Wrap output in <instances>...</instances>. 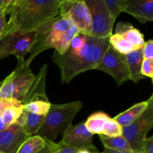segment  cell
Wrapping results in <instances>:
<instances>
[{
    "mask_svg": "<svg viewBox=\"0 0 153 153\" xmlns=\"http://www.w3.org/2000/svg\"><path fill=\"white\" fill-rule=\"evenodd\" d=\"M59 7V0H13L6 10L10 18L1 37L34 31L42 23L58 16Z\"/></svg>",
    "mask_w": 153,
    "mask_h": 153,
    "instance_id": "obj_1",
    "label": "cell"
},
{
    "mask_svg": "<svg viewBox=\"0 0 153 153\" xmlns=\"http://www.w3.org/2000/svg\"><path fill=\"white\" fill-rule=\"evenodd\" d=\"M108 45L109 37L88 35L86 43L79 50L67 49L61 55L55 51L52 60L60 69L61 82L67 84L80 73L95 70Z\"/></svg>",
    "mask_w": 153,
    "mask_h": 153,
    "instance_id": "obj_2",
    "label": "cell"
},
{
    "mask_svg": "<svg viewBox=\"0 0 153 153\" xmlns=\"http://www.w3.org/2000/svg\"><path fill=\"white\" fill-rule=\"evenodd\" d=\"M82 103L79 101L65 104H52L45 116L41 128L37 133L43 139L54 141L58 135L63 134L70 126L73 119L82 108Z\"/></svg>",
    "mask_w": 153,
    "mask_h": 153,
    "instance_id": "obj_3",
    "label": "cell"
},
{
    "mask_svg": "<svg viewBox=\"0 0 153 153\" xmlns=\"http://www.w3.org/2000/svg\"><path fill=\"white\" fill-rule=\"evenodd\" d=\"M16 68L0 82V100H21L35 76L23 58H16Z\"/></svg>",
    "mask_w": 153,
    "mask_h": 153,
    "instance_id": "obj_4",
    "label": "cell"
},
{
    "mask_svg": "<svg viewBox=\"0 0 153 153\" xmlns=\"http://www.w3.org/2000/svg\"><path fill=\"white\" fill-rule=\"evenodd\" d=\"M73 25V22L67 16L58 15L52 19L50 28L47 33L44 34L43 32L36 29L38 32V38L30 51L28 60L25 61L27 64L31 65L33 60L43 51L52 48L55 49L61 37Z\"/></svg>",
    "mask_w": 153,
    "mask_h": 153,
    "instance_id": "obj_5",
    "label": "cell"
},
{
    "mask_svg": "<svg viewBox=\"0 0 153 153\" xmlns=\"http://www.w3.org/2000/svg\"><path fill=\"white\" fill-rule=\"evenodd\" d=\"M147 100L148 106L143 113L132 123L123 127V135L134 153H142L143 142L153 127V95Z\"/></svg>",
    "mask_w": 153,
    "mask_h": 153,
    "instance_id": "obj_6",
    "label": "cell"
},
{
    "mask_svg": "<svg viewBox=\"0 0 153 153\" xmlns=\"http://www.w3.org/2000/svg\"><path fill=\"white\" fill-rule=\"evenodd\" d=\"M38 33L35 29L26 33H13L0 38V59L14 55L25 58L37 42Z\"/></svg>",
    "mask_w": 153,
    "mask_h": 153,
    "instance_id": "obj_7",
    "label": "cell"
},
{
    "mask_svg": "<svg viewBox=\"0 0 153 153\" xmlns=\"http://www.w3.org/2000/svg\"><path fill=\"white\" fill-rule=\"evenodd\" d=\"M90 10L92 22L91 36L108 37L112 34L115 21L103 0H85Z\"/></svg>",
    "mask_w": 153,
    "mask_h": 153,
    "instance_id": "obj_8",
    "label": "cell"
},
{
    "mask_svg": "<svg viewBox=\"0 0 153 153\" xmlns=\"http://www.w3.org/2000/svg\"><path fill=\"white\" fill-rule=\"evenodd\" d=\"M59 15L69 18L80 32L91 35L92 29L91 16L85 0H64L61 1Z\"/></svg>",
    "mask_w": 153,
    "mask_h": 153,
    "instance_id": "obj_9",
    "label": "cell"
},
{
    "mask_svg": "<svg viewBox=\"0 0 153 153\" xmlns=\"http://www.w3.org/2000/svg\"><path fill=\"white\" fill-rule=\"evenodd\" d=\"M95 70L111 75L118 85L130 80L129 71L123 55L115 51L110 44Z\"/></svg>",
    "mask_w": 153,
    "mask_h": 153,
    "instance_id": "obj_10",
    "label": "cell"
},
{
    "mask_svg": "<svg viewBox=\"0 0 153 153\" xmlns=\"http://www.w3.org/2000/svg\"><path fill=\"white\" fill-rule=\"evenodd\" d=\"M62 139L60 142L69 145L76 149L94 148L93 143V134L87 129L85 122L76 126H70L62 134Z\"/></svg>",
    "mask_w": 153,
    "mask_h": 153,
    "instance_id": "obj_11",
    "label": "cell"
},
{
    "mask_svg": "<svg viewBox=\"0 0 153 153\" xmlns=\"http://www.w3.org/2000/svg\"><path fill=\"white\" fill-rule=\"evenodd\" d=\"M28 137L18 122L0 131V153H16Z\"/></svg>",
    "mask_w": 153,
    "mask_h": 153,
    "instance_id": "obj_12",
    "label": "cell"
},
{
    "mask_svg": "<svg viewBox=\"0 0 153 153\" xmlns=\"http://www.w3.org/2000/svg\"><path fill=\"white\" fill-rule=\"evenodd\" d=\"M48 65L44 64L40 72L35 76L31 85L25 92V95L20 100L22 105L34 102H49V100L46 95V80Z\"/></svg>",
    "mask_w": 153,
    "mask_h": 153,
    "instance_id": "obj_13",
    "label": "cell"
},
{
    "mask_svg": "<svg viewBox=\"0 0 153 153\" xmlns=\"http://www.w3.org/2000/svg\"><path fill=\"white\" fill-rule=\"evenodd\" d=\"M135 17L140 23L153 20V0H125L123 11Z\"/></svg>",
    "mask_w": 153,
    "mask_h": 153,
    "instance_id": "obj_14",
    "label": "cell"
},
{
    "mask_svg": "<svg viewBox=\"0 0 153 153\" xmlns=\"http://www.w3.org/2000/svg\"><path fill=\"white\" fill-rule=\"evenodd\" d=\"M130 74V80L137 84L139 81L145 79L140 73L143 62V50L142 48L132 51L126 55H123Z\"/></svg>",
    "mask_w": 153,
    "mask_h": 153,
    "instance_id": "obj_15",
    "label": "cell"
},
{
    "mask_svg": "<svg viewBox=\"0 0 153 153\" xmlns=\"http://www.w3.org/2000/svg\"><path fill=\"white\" fill-rule=\"evenodd\" d=\"M46 115H39L28 113L23 109L22 114L16 122L22 126V129L27 136L37 134V131L41 128Z\"/></svg>",
    "mask_w": 153,
    "mask_h": 153,
    "instance_id": "obj_16",
    "label": "cell"
},
{
    "mask_svg": "<svg viewBox=\"0 0 153 153\" xmlns=\"http://www.w3.org/2000/svg\"><path fill=\"white\" fill-rule=\"evenodd\" d=\"M116 33L121 34L126 40L132 43L137 48H142L145 43L144 36L143 33L134 28L128 22H118L116 26Z\"/></svg>",
    "mask_w": 153,
    "mask_h": 153,
    "instance_id": "obj_17",
    "label": "cell"
},
{
    "mask_svg": "<svg viewBox=\"0 0 153 153\" xmlns=\"http://www.w3.org/2000/svg\"><path fill=\"white\" fill-rule=\"evenodd\" d=\"M147 106L148 100L138 102L131 106L125 111L118 114L114 119L122 127L127 126L135 121L143 113Z\"/></svg>",
    "mask_w": 153,
    "mask_h": 153,
    "instance_id": "obj_18",
    "label": "cell"
},
{
    "mask_svg": "<svg viewBox=\"0 0 153 153\" xmlns=\"http://www.w3.org/2000/svg\"><path fill=\"white\" fill-rule=\"evenodd\" d=\"M99 135L105 148L121 153H134L129 143L123 137V135L118 136V137H107L103 134H99Z\"/></svg>",
    "mask_w": 153,
    "mask_h": 153,
    "instance_id": "obj_19",
    "label": "cell"
},
{
    "mask_svg": "<svg viewBox=\"0 0 153 153\" xmlns=\"http://www.w3.org/2000/svg\"><path fill=\"white\" fill-rule=\"evenodd\" d=\"M110 118V117L105 112H95L88 117L85 122V127L93 135L102 134L105 124Z\"/></svg>",
    "mask_w": 153,
    "mask_h": 153,
    "instance_id": "obj_20",
    "label": "cell"
},
{
    "mask_svg": "<svg viewBox=\"0 0 153 153\" xmlns=\"http://www.w3.org/2000/svg\"><path fill=\"white\" fill-rule=\"evenodd\" d=\"M109 44L115 51L121 55H126L132 51L140 49L134 46L132 43L126 40L121 34H117V33L112 34L109 37Z\"/></svg>",
    "mask_w": 153,
    "mask_h": 153,
    "instance_id": "obj_21",
    "label": "cell"
},
{
    "mask_svg": "<svg viewBox=\"0 0 153 153\" xmlns=\"http://www.w3.org/2000/svg\"><path fill=\"white\" fill-rule=\"evenodd\" d=\"M46 144V140L40 136L33 135L28 137L21 144L16 153H37Z\"/></svg>",
    "mask_w": 153,
    "mask_h": 153,
    "instance_id": "obj_22",
    "label": "cell"
},
{
    "mask_svg": "<svg viewBox=\"0 0 153 153\" xmlns=\"http://www.w3.org/2000/svg\"><path fill=\"white\" fill-rule=\"evenodd\" d=\"M23 111V106L21 102L6 108L1 113V117L4 125L7 127L13 125L18 120Z\"/></svg>",
    "mask_w": 153,
    "mask_h": 153,
    "instance_id": "obj_23",
    "label": "cell"
},
{
    "mask_svg": "<svg viewBox=\"0 0 153 153\" xmlns=\"http://www.w3.org/2000/svg\"><path fill=\"white\" fill-rule=\"evenodd\" d=\"M79 32V28L73 24L70 27V29L61 37L59 41L58 42V43H57V45L55 47V52H58V54H61H61H64L68 49L70 43H71L73 37Z\"/></svg>",
    "mask_w": 153,
    "mask_h": 153,
    "instance_id": "obj_24",
    "label": "cell"
},
{
    "mask_svg": "<svg viewBox=\"0 0 153 153\" xmlns=\"http://www.w3.org/2000/svg\"><path fill=\"white\" fill-rule=\"evenodd\" d=\"M102 134L107 137L121 136L123 135V127L114 118H110L105 124Z\"/></svg>",
    "mask_w": 153,
    "mask_h": 153,
    "instance_id": "obj_25",
    "label": "cell"
},
{
    "mask_svg": "<svg viewBox=\"0 0 153 153\" xmlns=\"http://www.w3.org/2000/svg\"><path fill=\"white\" fill-rule=\"evenodd\" d=\"M108 9L111 16L116 20L117 16L123 11L124 2L125 0H103Z\"/></svg>",
    "mask_w": 153,
    "mask_h": 153,
    "instance_id": "obj_26",
    "label": "cell"
},
{
    "mask_svg": "<svg viewBox=\"0 0 153 153\" xmlns=\"http://www.w3.org/2000/svg\"><path fill=\"white\" fill-rule=\"evenodd\" d=\"M140 73L145 78L153 79V60L143 59L142 62Z\"/></svg>",
    "mask_w": 153,
    "mask_h": 153,
    "instance_id": "obj_27",
    "label": "cell"
},
{
    "mask_svg": "<svg viewBox=\"0 0 153 153\" xmlns=\"http://www.w3.org/2000/svg\"><path fill=\"white\" fill-rule=\"evenodd\" d=\"M143 59L153 60V40L146 41L142 47Z\"/></svg>",
    "mask_w": 153,
    "mask_h": 153,
    "instance_id": "obj_28",
    "label": "cell"
},
{
    "mask_svg": "<svg viewBox=\"0 0 153 153\" xmlns=\"http://www.w3.org/2000/svg\"><path fill=\"white\" fill-rule=\"evenodd\" d=\"M76 152H77V149L76 148L59 142L58 149L54 153H76Z\"/></svg>",
    "mask_w": 153,
    "mask_h": 153,
    "instance_id": "obj_29",
    "label": "cell"
},
{
    "mask_svg": "<svg viewBox=\"0 0 153 153\" xmlns=\"http://www.w3.org/2000/svg\"><path fill=\"white\" fill-rule=\"evenodd\" d=\"M58 143H55L53 141L46 140V144L40 152L37 153H54L55 151L58 149Z\"/></svg>",
    "mask_w": 153,
    "mask_h": 153,
    "instance_id": "obj_30",
    "label": "cell"
},
{
    "mask_svg": "<svg viewBox=\"0 0 153 153\" xmlns=\"http://www.w3.org/2000/svg\"><path fill=\"white\" fill-rule=\"evenodd\" d=\"M142 153H153V136L145 139L142 148Z\"/></svg>",
    "mask_w": 153,
    "mask_h": 153,
    "instance_id": "obj_31",
    "label": "cell"
},
{
    "mask_svg": "<svg viewBox=\"0 0 153 153\" xmlns=\"http://www.w3.org/2000/svg\"><path fill=\"white\" fill-rule=\"evenodd\" d=\"M7 25V20H6V13L2 7H0V34L4 31Z\"/></svg>",
    "mask_w": 153,
    "mask_h": 153,
    "instance_id": "obj_32",
    "label": "cell"
},
{
    "mask_svg": "<svg viewBox=\"0 0 153 153\" xmlns=\"http://www.w3.org/2000/svg\"><path fill=\"white\" fill-rule=\"evenodd\" d=\"M76 153H100L96 147L94 148H81L77 149Z\"/></svg>",
    "mask_w": 153,
    "mask_h": 153,
    "instance_id": "obj_33",
    "label": "cell"
},
{
    "mask_svg": "<svg viewBox=\"0 0 153 153\" xmlns=\"http://www.w3.org/2000/svg\"><path fill=\"white\" fill-rule=\"evenodd\" d=\"M13 0H3L2 6H1V7H3V9L4 10V11L6 12V10L8 8V7L10 5V4H11V3L13 2Z\"/></svg>",
    "mask_w": 153,
    "mask_h": 153,
    "instance_id": "obj_34",
    "label": "cell"
},
{
    "mask_svg": "<svg viewBox=\"0 0 153 153\" xmlns=\"http://www.w3.org/2000/svg\"><path fill=\"white\" fill-rule=\"evenodd\" d=\"M7 128V127L4 125V122L2 121V119H1V114H0V131H3V130H4Z\"/></svg>",
    "mask_w": 153,
    "mask_h": 153,
    "instance_id": "obj_35",
    "label": "cell"
},
{
    "mask_svg": "<svg viewBox=\"0 0 153 153\" xmlns=\"http://www.w3.org/2000/svg\"><path fill=\"white\" fill-rule=\"evenodd\" d=\"M100 153H121V152H117V151H114V150H112V149H107V148H105L104 151Z\"/></svg>",
    "mask_w": 153,
    "mask_h": 153,
    "instance_id": "obj_36",
    "label": "cell"
},
{
    "mask_svg": "<svg viewBox=\"0 0 153 153\" xmlns=\"http://www.w3.org/2000/svg\"><path fill=\"white\" fill-rule=\"evenodd\" d=\"M2 1H3V0H0V7L2 6Z\"/></svg>",
    "mask_w": 153,
    "mask_h": 153,
    "instance_id": "obj_37",
    "label": "cell"
},
{
    "mask_svg": "<svg viewBox=\"0 0 153 153\" xmlns=\"http://www.w3.org/2000/svg\"><path fill=\"white\" fill-rule=\"evenodd\" d=\"M60 1V2H61V1H64V0H59Z\"/></svg>",
    "mask_w": 153,
    "mask_h": 153,
    "instance_id": "obj_38",
    "label": "cell"
},
{
    "mask_svg": "<svg viewBox=\"0 0 153 153\" xmlns=\"http://www.w3.org/2000/svg\"><path fill=\"white\" fill-rule=\"evenodd\" d=\"M0 38H1V34H0Z\"/></svg>",
    "mask_w": 153,
    "mask_h": 153,
    "instance_id": "obj_39",
    "label": "cell"
},
{
    "mask_svg": "<svg viewBox=\"0 0 153 153\" xmlns=\"http://www.w3.org/2000/svg\"><path fill=\"white\" fill-rule=\"evenodd\" d=\"M0 114H1V113H0Z\"/></svg>",
    "mask_w": 153,
    "mask_h": 153,
    "instance_id": "obj_40",
    "label": "cell"
}]
</instances>
